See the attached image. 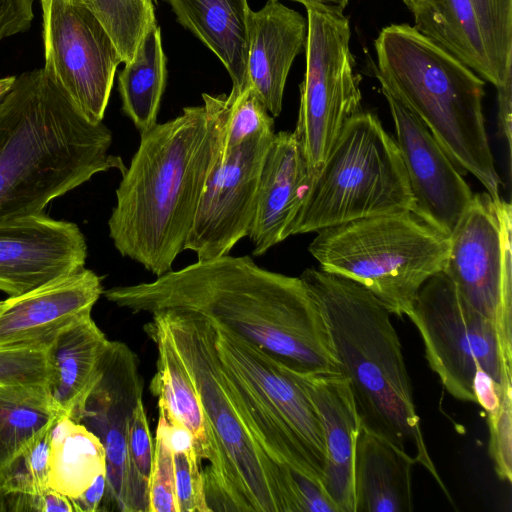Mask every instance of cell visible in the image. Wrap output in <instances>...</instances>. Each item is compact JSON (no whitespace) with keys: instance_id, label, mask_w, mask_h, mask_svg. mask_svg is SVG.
Here are the masks:
<instances>
[{"instance_id":"836d02e7","label":"cell","mask_w":512,"mask_h":512,"mask_svg":"<svg viewBox=\"0 0 512 512\" xmlns=\"http://www.w3.org/2000/svg\"><path fill=\"white\" fill-rule=\"evenodd\" d=\"M159 411L154 442L153 464L148 489L147 512H179L173 464V453L168 437V423Z\"/></svg>"},{"instance_id":"6da1fadb","label":"cell","mask_w":512,"mask_h":512,"mask_svg":"<svg viewBox=\"0 0 512 512\" xmlns=\"http://www.w3.org/2000/svg\"><path fill=\"white\" fill-rule=\"evenodd\" d=\"M103 294L135 313L175 311L216 321L300 373H341L325 316L300 277L261 268L247 255L197 261Z\"/></svg>"},{"instance_id":"d6986e66","label":"cell","mask_w":512,"mask_h":512,"mask_svg":"<svg viewBox=\"0 0 512 512\" xmlns=\"http://www.w3.org/2000/svg\"><path fill=\"white\" fill-rule=\"evenodd\" d=\"M102 279L82 269L0 301V347L49 346L65 328L90 316Z\"/></svg>"},{"instance_id":"9c48e42d","label":"cell","mask_w":512,"mask_h":512,"mask_svg":"<svg viewBox=\"0 0 512 512\" xmlns=\"http://www.w3.org/2000/svg\"><path fill=\"white\" fill-rule=\"evenodd\" d=\"M413 210L396 141L375 114L360 111L348 120L314 175L287 237Z\"/></svg>"},{"instance_id":"d6a6232c","label":"cell","mask_w":512,"mask_h":512,"mask_svg":"<svg viewBox=\"0 0 512 512\" xmlns=\"http://www.w3.org/2000/svg\"><path fill=\"white\" fill-rule=\"evenodd\" d=\"M228 95L230 112L224 151L238 147L258 134L274 132L273 116L252 88L231 89Z\"/></svg>"},{"instance_id":"ba28073f","label":"cell","mask_w":512,"mask_h":512,"mask_svg":"<svg viewBox=\"0 0 512 512\" xmlns=\"http://www.w3.org/2000/svg\"><path fill=\"white\" fill-rule=\"evenodd\" d=\"M449 236L412 212L324 228L308 250L324 271L351 279L391 313L409 316L419 289L445 267Z\"/></svg>"},{"instance_id":"74e56055","label":"cell","mask_w":512,"mask_h":512,"mask_svg":"<svg viewBox=\"0 0 512 512\" xmlns=\"http://www.w3.org/2000/svg\"><path fill=\"white\" fill-rule=\"evenodd\" d=\"M7 511L74 512L70 499L47 487L32 494H7Z\"/></svg>"},{"instance_id":"83f0119b","label":"cell","mask_w":512,"mask_h":512,"mask_svg":"<svg viewBox=\"0 0 512 512\" xmlns=\"http://www.w3.org/2000/svg\"><path fill=\"white\" fill-rule=\"evenodd\" d=\"M103 471L106 456L99 438L83 424L59 416L51 428L48 486L71 499Z\"/></svg>"},{"instance_id":"d4e9b609","label":"cell","mask_w":512,"mask_h":512,"mask_svg":"<svg viewBox=\"0 0 512 512\" xmlns=\"http://www.w3.org/2000/svg\"><path fill=\"white\" fill-rule=\"evenodd\" d=\"M177 21L196 36L227 70L232 89L246 85L247 0H165Z\"/></svg>"},{"instance_id":"f35d334b","label":"cell","mask_w":512,"mask_h":512,"mask_svg":"<svg viewBox=\"0 0 512 512\" xmlns=\"http://www.w3.org/2000/svg\"><path fill=\"white\" fill-rule=\"evenodd\" d=\"M497 88L498 132L507 149L508 168H511L512 76Z\"/></svg>"},{"instance_id":"7bdbcfd3","label":"cell","mask_w":512,"mask_h":512,"mask_svg":"<svg viewBox=\"0 0 512 512\" xmlns=\"http://www.w3.org/2000/svg\"><path fill=\"white\" fill-rule=\"evenodd\" d=\"M14 80H15V76H7V77L0 78V102L3 100V98L6 96V94L10 90L11 86L13 85Z\"/></svg>"},{"instance_id":"f546056e","label":"cell","mask_w":512,"mask_h":512,"mask_svg":"<svg viewBox=\"0 0 512 512\" xmlns=\"http://www.w3.org/2000/svg\"><path fill=\"white\" fill-rule=\"evenodd\" d=\"M83 4L101 23L122 62H129L141 39L156 24L153 2L148 0H74Z\"/></svg>"},{"instance_id":"277c9868","label":"cell","mask_w":512,"mask_h":512,"mask_svg":"<svg viewBox=\"0 0 512 512\" xmlns=\"http://www.w3.org/2000/svg\"><path fill=\"white\" fill-rule=\"evenodd\" d=\"M300 279L325 316L360 427L411 456L449 497L425 443L392 314L346 277L307 268Z\"/></svg>"},{"instance_id":"484cf974","label":"cell","mask_w":512,"mask_h":512,"mask_svg":"<svg viewBox=\"0 0 512 512\" xmlns=\"http://www.w3.org/2000/svg\"><path fill=\"white\" fill-rule=\"evenodd\" d=\"M144 331L157 348L156 373L150 390L168 421L183 425L192 434L200 460L206 462L209 443L195 385L158 317L152 315Z\"/></svg>"},{"instance_id":"60d3db41","label":"cell","mask_w":512,"mask_h":512,"mask_svg":"<svg viewBox=\"0 0 512 512\" xmlns=\"http://www.w3.org/2000/svg\"><path fill=\"white\" fill-rule=\"evenodd\" d=\"M107 488L106 471L101 472L92 484L77 497L71 498L74 512H97L105 498Z\"/></svg>"},{"instance_id":"7402d4cb","label":"cell","mask_w":512,"mask_h":512,"mask_svg":"<svg viewBox=\"0 0 512 512\" xmlns=\"http://www.w3.org/2000/svg\"><path fill=\"white\" fill-rule=\"evenodd\" d=\"M290 372L322 422L327 453L323 487L339 512H354L353 460L360 421L348 379L342 373Z\"/></svg>"},{"instance_id":"ffe728a7","label":"cell","mask_w":512,"mask_h":512,"mask_svg":"<svg viewBox=\"0 0 512 512\" xmlns=\"http://www.w3.org/2000/svg\"><path fill=\"white\" fill-rule=\"evenodd\" d=\"M306 36L307 19L279 0L249 12L245 87L256 92L273 117L281 113L287 77Z\"/></svg>"},{"instance_id":"f6af8a7d","label":"cell","mask_w":512,"mask_h":512,"mask_svg":"<svg viewBox=\"0 0 512 512\" xmlns=\"http://www.w3.org/2000/svg\"><path fill=\"white\" fill-rule=\"evenodd\" d=\"M405 5L411 10L418 0H402Z\"/></svg>"},{"instance_id":"cb8c5ba5","label":"cell","mask_w":512,"mask_h":512,"mask_svg":"<svg viewBox=\"0 0 512 512\" xmlns=\"http://www.w3.org/2000/svg\"><path fill=\"white\" fill-rule=\"evenodd\" d=\"M415 464L411 456L360 427L353 460L354 512L412 511Z\"/></svg>"},{"instance_id":"8d00e7d4","label":"cell","mask_w":512,"mask_h":512,"mask_svg":"<svg viewBox=\"0 0 512 512\" xmlns=\"http://www.w3.org/2000/svg\"><path fill=\"white\" fill-rule=\"evenodd\" d=\"M512 392L503 394L500 406L488 414L489 454L498 477L507 482L512 479Z\"/></svg>"},{"instance_id":"1f68e13d","label":"cell","mask_w":512,"mask_h":512,"mask_svg":"<svg viewBox=\"0 0 512 512\" xmlns=\"http://www.w3.org/2000/svg\"><path fill=\"white\" fill-rule=\"evenodd\" d=\"M54 421L6 469L0 481V489L5 495L32 494L49 487L51 428Z\"/></svg>"},{"instance_id":"52a82bcc","label":"cell","mask_w":512,"mask_h":512,"mask_svg":"<svg viewBox=\"0 0 512 512\" xmlns=\"http://www.w3.org/2000/svg\"><path fill=\"white\" fill-rule=\"evenodd\" d=\"M215 347L228 391L264 453L323 486L322 422L290 369L216 321Z\"/></svg>"},{"instance_id":"3957f363","label":"cell","mask_w":512,"mask_h":512,"mask_svg":"<svg viewBox=\"0 0 512 512\" xmlns=\"http://www.w3.org/2000/svg\"><path fill=\"white\" fill-rule=\"evenodd\" d=\"M43 68L15 76L0 102V223L44 210L95 174L126 165Z\"/></svg>"},{"instance_id":"8fae6325","label":"cell","mask_w":512,"mask_h":512,"mask_svg":"<svg viewBox=\"0 0 512 512\" xmlns=\"http://www.w3.org/2000/svg\"><path fill=\"white\" fill-rule=\"evenodd\" d=\"M306 70L293 133L313 177L350 118L361 111V77L350 51L349 19L342 10L305 6Z\"/></svg>"},{"instance_id":"d590c367","label":"cell","mask_w":512,"mask_h":512,"mask_svg":"<svg viewBox=\"0 0 512 512\" xmlns=\"http://www.w3.org/2000/svg\"><path fill=\"white\" fill-rule=\"evenodd\" d=\"M179 512H210L207 505L203 466L196 448L172 451Z\"/></svg>"},{"instance_id":"44dd1931","label":"cell","mask_w":512,"mask_h":512,"mask_svg":"<svg viewBox=\"0 0 512 512\" xmlns=\"http://www.w3.org/2000/svg\"><path fill=\"white\" fill-rule=\"evenodd\" d=\"M313 175L293 132L274 133L263 161L256 210L248 237L261 256L285 240Z\"/></svg>"},{"instance_id":"ab89813d","label":"cell","mask_w":512,"mask_h":512,"mask_svg":"<svg viewBox=\"0 0 512 512\" xmlns=\"http://www.w3.org/2000/svg\"><path fill=\"white\" fill-rule=\"evenodd\" d=\"M473 390L478 403L487 414L494 413L500 406L503 395L498 385L484 370L477 369L473 381Z\"/></svg>"},{"instance_id":"7dc6e473","label":"cell","mask_w":512,"mask_h":512,"mask_svg":"<svg viewBox=\"0 0 512 512\" xmlns=\"http://www.w3.org/2000/svg\"><path fill=\"white\" fill-rule=\"evenodd\" d=\"M39 1H41V0H39Z\"/></svg>"},{"instance_id":"2e32d148","label":"cell","mask_w":512,"mask_h":512,"mask_svg":"<svg viewBox=\"0 0 512 512\" xmlns=\"http://www.w3.org/2000/svg\"><path fill=\"white\" fill-rule=\"evenodd\" d=\"M400 151L414 202L413 214L449 236L473 193L429 129L386 90Z\"/></svg>"},{"instance_id":"5bb4252c","label":"cell","mask_w":512,"mask_h":512,"mask_svg":"<svg viewBox=\"0 0 512 512\" xmlns=\"http://www.w3.org/2000/svg\"><path fill=\"white\" fill-rule=\"evenodd\" d=\"M275 132L224 151L202 192L185 250L207 261L229 254L250 233L261 169Z\"/></svg>"},{"instance_id":"e575fe53","label":"cell","mask_w":512,"mask_h":512,"mask_svg":"<svg viewBox=\"0 0 512 512\" xmlns=\"http://www.w3.org/2000/svg\"><path fill=\"white\" fill-rule=\"evenodd\" d=\"M48 346L0 347V386L46 385Z\"/></svg>"},{"instance_id":"8992f818","label":"cell","mask_w":512,"mask_h":512,"mask_svg":"<svg viewBox=\"0 0 512 512\" xmlns=\"http://www.w3.org/2000/svg\"><path fill=\"white\" fill-rule=\"evenodd\" d=\"M374 46L381 88L420 119L461 172L499 198L501 179L483 114L484 81L408 24L384 27Z\"/></svg>"},{"instance_id":"30bf717a","label":"cell","mask_w":512,"mask_h":512,"mask_svg":"<svg viewBox=\"0 0 512 512\" xmlns=\"http://www.w3.org/2000/svg\"><path fill=\"white\" fill-rule=\"evenodd\" d=\"M408 317L420 333L431 370L454 398L476 402L477 369L490 375L502 394L512 392V357L495 325L460 296L443 270L421 286Z\"/></svg>"},{"instance_id":"5b68a950","label":"cell","mask_w":512,"mask_h":512,"mask_svg":"<svg viewBox=\"0 0 512 512\" xmlns=\"http://www.w3.org/2000/svg\"><path fill=\"white\" fill-rule=\"evenodd\" d=\"M152 315L164 325L199 395L209 443L202 470L210 512H302L293 472L264 453L228 391L212 323L192 313Z\"/></svg>"},{"instance_id":"4fadbf2b","label":"cell","mask_w":512,"mask_h":512,"mask_svg":"<svg viewBox=\"0 0 512 512\" xmlns=\"http://www.w3.org/2000/svg\"><path fill=\"white\" fill-rule=\"evenodd\" d=\"M43 69L91 122L100 123L121 56L97 18L74 0H41Z\"/></svg>"},{"instance_id":"ee69618b","label":"cell","mask_w":512,"mask_h":512,"mask_svg":"<svg viewBox=\"0 0 512 512\" xmlns=\"http://www.w3.org/2000/svg\"><path fill=\"white\" fill-rule=\"evenodd\" d=\"M7 511L5 493L0 489V512Z\"/></svg>"},{"instance_id":"ac0fdd59","label":"cell","mask_w":512,"mask_h":512,"mask_svg":"<svg viewBox=\"0 0 512 512\" xmlns=\"http://www.w3.org/2000/svg\"><path fill=\"white\" fill-rule=\"evenodd\" d=\"M142 389L136 354L125 343L111 341L102 376L75 420L93 432L105 450L107 488L101 511L126 512L128 428Z\"/></svg>"},{"instance_id":"4dcf8cb0","label":"cell","mask_w":512,"mask_h":512,"mask_svg":"<svg viewBox=\"0 0 512 512\" xmlns=\"http://www.w3.org/2000/svg\"><path fill=\"white\" fill-rule=\"evenodd\" d=\"M154 444L149 422L140 398L133 410L127 436L126 512L148 511V489Z\"/></svg>"},{"instance_id":"603a6c76","label":"cell","mask_w":512,"mask_h":512,"mask_svg":"<svg viewBox=\"0 0 512 512\" xmlns=\"http://www.w3.org/2000/svg\"><path fill=\"white\" fill-rule=\"evenodd\" d=\"M110 344L90 315L62 330L48 346L45 387L61 416H79L102 376Z\"/></svg>"},{"instance_id":"b9f144b4","label":"cell","mask_w":512,"mask_h":512,"mask_svg":"<svg viewBox=\"0 0 512 512\" xmlns=\"http://www.w3.org/2000/svg\"><path fill=\"white\" fill-rule=\"evenodd\" d=\"M294 2H299L303 4L304 6H311V5H320V6H326V7H333L339 10L344 11L346 6L349 3V0H290Z\"/></svg>"},{"instance_id":"7a4b0ae2","label":"cell","mask_w":512,"mask_h":512,"mask_svg":"<svg viewBox=\"0 0 512 512\" xmlns=\"http://www.w3.org/2000/svg\"><path fill=\"white\" fill-rule=\"evenodd\" d=\"M202 99L140 134L108 220L118 252L157 277L185 250L202 192L224 153L229 95L203 93Z\"/></svg>"},{"instance_id":"7c38bea8","label":"cell","mask_w":512,"mask_h":512,"mask_svg":"<svg viewBox=\"0 0 512 512\" xmlns=\"http://www.w3.org/2000/svg\"><path fill=\"white\" fill-rule=\"evenodd\" d=\"M512 208L487 192L473 197L449 235L443 271L460 296L496 327L512 357Z\"/></svg>"},{"instance_id":"4316f807","label":"cell","mask_w":512,"mask_h":512,"mask_svg":"<svg viewBox=\"0 0 512 512\" xmlns=\"http://www.w3.org/2000/svg\"><path fill=\"white\" fill-rule=\"evenodd\" d=\"M118 74L122 110L140 134L157 124L166 86V56L160 27L154 24L141 39L132 59Z\"/></svg>"},{"instance_id":"bcb514c9","label":"cell","mask_w":512,"mask_h":512,"mask_svg":"<svg viewBox=\"0 0 512 512\" xmlns=\"http://www.w3.org/2000/svg\"><path fill=\"white\" fill-rule=\"evenodd\" d=\"M148 1H151V2H153L154 0H148Z\"/></svg>"},{"instance_id":"f1b7e54d","label":"cell","mask_w":512,"mask_h":512,"mask_svg":"<svg viewBox=\"0 0 512 512\" xmlns=\"http://www.w3.org/2000/svg\"><path fill=\"white\" fill-rule=\"evenodd\" d=\"M59 416L44 385L0 386V481L12 461Z\"/></svg>"},{"instance_id":"9a60e30c","label":"cell","mask_w":512,"mask_h":512,"mask_svg":"<svg viewBox=\"0 0 512 512\" xmlns=\"http://www.w3.org/2000/svg\"><path fill=\"white\" fill-rule=\"evenodd\" d=\"M414 27L495 87L512 76V0H418Z\"/></svg>"},{"instance_id":"e0dca14e","label":"cell","mask_w":512,"mask_h":512,"mask_svg":"<svg viewBox=\"0 0 512 512\" xmlns=\"http://www.w3.org/2000/svg\"><path fill=\"white\" fill-rule=\"evenodd\" d=\"M87 244L73 222L43 211L0 223V291L17 296L84 269Z\"/></svg>"}]
</instances>
